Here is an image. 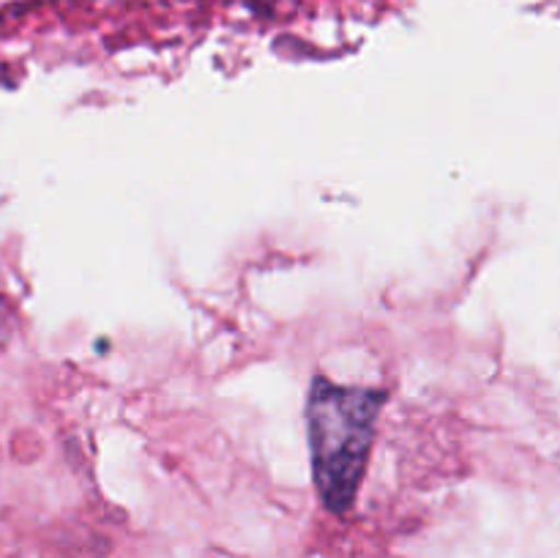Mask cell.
Segmentation results:
<instances>
[{"label":"cell","mask_w":560,"mask_h":558,"mask_svg":"<svg viewBox=\"0 0 560 558\" xmlns=\"http://www.w3.org/2000/svg\"><path fill=\"white\" fill-rule=\"evenodd\" d=\"M383 403L381 388L339 386L323 375L312 381L306 403L312 470L320 501L334 514L353 507Z\"/></svg>","instance_id":"6da1fadb"}]
</instances>
